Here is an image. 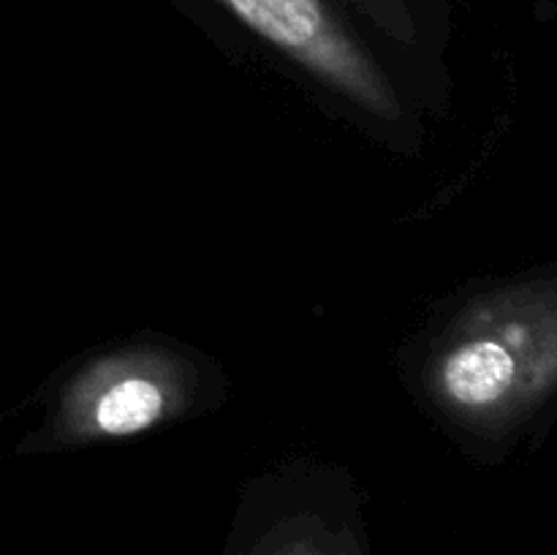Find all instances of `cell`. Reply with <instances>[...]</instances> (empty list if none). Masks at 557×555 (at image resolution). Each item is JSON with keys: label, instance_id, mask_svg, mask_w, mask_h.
<instances>
[{"label": "cell", "instance_id": "3", "mask_svg": "<svg viewBox=\"0 0 557 555\" xmlns=\"http://www.w3.org/2000/svg\"><path fill=\"white\" fill-rule=\"evenodd\" d=\"M248 30L373 118H397L400 101L373 54L346 30L326 0H218Z\"/></svg>", "mask_w": 557, "mask_h": 555}, {"label": "cell", "instance_id": "2", "mask_svg": "<svg viewBox=\"0 0 557 555\" xmlns=\"http://www.w3.org/2000/svg\"><path fill=\"white\" fill-rule=\"evenodd\" d=\"M221 390L215 368L172 341H131L76 365L58 390L49 446L112 444L188 419Z\"/></svg>", "mask_w": 557, "mask_h": 555}, {"label": "cell", "instance_id": "4", "mask_svg": "<svg viewBox=\"0 0 557 555\" xmlns=\"http://www.w3.org/2000/svg\"><path fill=\"white\" fill-rule=\"evenodd\" d=\"M351 544L326 531L324 522L313 515H294L275 522L267 536L245 555H351Z\"/></svg>", "mask_w": 557, "mask_h": 555}, {"label": "cell", "instance_id": "5", "mask_svg": "<svg viewBox=\"0 0 557 555\" xmlns=\"http://www.w3.org/2000/svg\"><path fill=\"white\" fill-rule=\"evenodd\" d=\"M351 555H359V553H357V547H354V553H351Z\"/></svg>", "mask_w": 557, "mask_h": 555}, {"label": "cell", "instance_id": "1", "mask_svg": "<svg viewBox=\"0 0 557 555\" xmlns=\"http://www.w3.org/2000/svg\"><path fill=\"white\" fill-rule=\"evenodd\" d=\"M417 390L460 433L517 428L557 390V281L517 283L460 305L419 346Z\"/></svg>", "mask_w": 557, "mask_h": 555}]
</instances>
